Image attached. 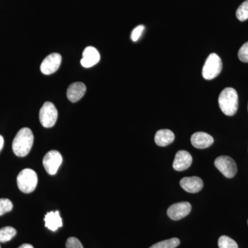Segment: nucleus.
I'll list each match as a JSON object with an SVG mask.
<instances>
[{"mask_svg":"<svg viewBox=\"0 0 248 248\" xmlns=\"http://www.w3.org/2000/svg\"><path fill=\"white\" fill-rule=\"evenodd\" d=\"M34 136L32 130L29 128H23L18 132L13 141L12 148L17 156H27L30 153L33 145Z\"/></svg>","mask_w":248,"mask_h":248,"instance_id":"f257e3e1","label":"nucleus"},{"mask_svg":"<svg viewBox=\"0 0 248 248\" xmlns=\"http://www.w3.org/2000/svg\"><path fill=\"white\" fill-rule=\"evenodd\" d=\"M218 105L222 112L227 116H233L237 112L239 97L233 88H226L220 93Z\"/></svg>","mask_w":248,"mask_h":248,"instance_id":"f03ea898","label":"nucleus"},{"mask_svg":"<svg viewBox=\"0 0 248 248\" xmlns=\"http://www.w3.org/2000/svg\"><path fill=\"white\" fill-rule=\"evenodd\" d=\"M38 182L37 173L32 169H24L19 173L17 184L19 190L24 193H31L35 190Z\"/></svg>","mask_w":248,"mask_h":248,"instance_id":"7ed1b4c3","label":"nucleus"},{"mask_svg":"<svg viewBox=\"0 0 248 248\" xmlns=\"http://www.w3.org/2000/svg\"><path fill=\"white\" fill-rule=\"evenodd\" d=\"M222 71L221 59L216 53H211L204 63L202 76L204 79L211 80L215 79Z\"/></svg>","mask_w":248,"mask_h":248,"instance_id":"20e7f679","label":"nucleus"},{"mask_svg":"<svg viewBox=\"0 0 248 248\" xmlns=\"http://www.w3.org/2000/svg\"><path fill=\"white\" fill-rule=\"evenodd\" d=\"M58 112L53 103H45L40 111L41 124L45 128H51L58 120Z\"/></svg>","mask_w":248,"mask_h":248,"instance_id":"39448f33","label":"nucleus"},{"mask_svg":"<svg viewBox=\"0 0 248 248\" xmlns=\"http://www.w3.org/2000/svg\"><path fill=\"white\" fill-rule=\"evenodd\" d=\"M215 166L227 178H233L237 172L236 162L230 156L223 155L215 161Z\"/></svg>","mask_w":248,"mask_h":248,"instance_id":"423d86ee","label":"nucleus"},{"mask_svg":"<svg viewBox=\"0 0 248 248\" xmlns=\"http://www.w3.org/2000/svg\"><path fill=\"white\" fill-rule=\"evenodd\" d=\"M62 163L61 154L57 151H50L43 159L44 167L50 175H55Z\"/></svg>","mask_w":248,"mask_h":248,"instance_id":"0eeeda50","label":"nucleus"},{"mask_svg":"<svg viewBox=\"0 0 248 248\" xmlns=\"http://www.w3.org/2000/svg\"><path fill=\"white\" fill-rule=\"evenodd\" d=\"M61 63L62 56L60 54H50L42 62L40 66L41 71L46 76L53 74L58 71Z\"/></svg>","mask_w":248,"mask_h":248,"instance_id":"6e6552de","label":"nucleus"},{"mask_svg":"<svg viewBox=\"0 0 248 248\" xmlns=\"http://www.w3.org/2000/svg\"><path fill=\"white\" fill-rule=\"evenodd\" d=\"M192 206L188 202L173 204L168 209V216L174 221H179L190 214Z\"/></svg>","mask_w":248,"mask_h":248,"instance_id":"1a4fd4ad","label":"nucleus"},{"mask_svg":"<svg viewBox=\"0 0 248 248\" xmlns=\"http://www.w3.org/2000/svg\"><path fill=\"white\" fill-rule=\"evenodd\" d=\"M100 60V54L93 46H88L83 52V57L81 60V66L84 68H91L97 64Z\"/></svg>","mask_w":248,"mask_h":248,"instance_id":"9d476101","label":"nucleus"},{"mask_svg":"<svg viewBox=\"0 0 248 248\" xmlns=\"http://www.w3.org/2000/svg\"><path fill=\"white\" fill-rule=\"evenodd\" d=\"M192 163L190 153L186 151H178L173 162V169L177 171H184L188 169Z\"/></svg>","mask_w":248,"mask_h":248,"instance_id":"9b49d317","label":"nucleus"},{"mask_svg":"<svg viewBox=\"0 0 248 248\" xmlns=\"http://www.w3.org/2000/svg\"><path fill=\"white\" fill-rule=\"evenodd\" d=\"M183 189L189 193H197L200 192L203 187V182L198 177H184L180 181Z\"/></svg>","mask_w":248,"mask_h":248,"instance_id":"f8f14e48","label":"nucleus"},{"mask_svg":"<svg viewBox=\"0 0 248 248\" xmlns=\"http://www.w3.org/2000/svg\"><path fill=\"white\" fill-rule=\"evenodd\" d=\"M192 146L198 149H205L214 143V139L211 135L203 132H197L191 137Z\"/></svg>","mask_w":248,"mask_h":248,"instance_id":"ddd939ff","label":"nucleus"},{"mask_svg":"<svg viewBox=\"0 0 248 248\" xmlns=\"http://www.w3.org/2000/svg\"><path fill=\"white\" fill-rule=\"evenodd\" d=\"M86 86L82 82H74L70 85L67 90V97L71 102L79 101L86 93Z\"/></svg>","mask_w":248,"mask_h":248,"instance_id":"4468645a","label":"nucleus"},{"mask_svg":"<svg viewBox=\"0 0 248 248\" xmlns=\"http://www.w3.org/2000/svg\"><path fill=\"white\" fill-rule=\"evenodd\" d=\"M174 140V135L171 130L162 129L156 132L155 141L157 146L164 147L169 146Z\"/></svg>","mask_w":248,"mask_h":248,"instance_id":"2eb2a0df","label":"nucleus"},{"mask_svg":"<svg viewBox=\"0 0 248 248\" xmlns=\"http://www.w3.org/2000/svg\"><path fill=\"white\" fill-rule=\"evenodd\" d=\"M45 226L51 231H56L62 226V220L59 211L50 212L46 215Z\"/></svg>","mask_w":248,"mask_h":248,"instance_id":"dca6fc26","label":"nucleus"},{"mask_svg":"<svg viewBox=\"0 0 248 248\" xmlns=\"http://www.w3.org/2000/svg\"><path fill=\"white\" fill-rule=\"evenodd\" d=\"M17 234V231L11 226L4 227L0 229V243L8 242L11 241Z\"/></svg>","mask_w":248,"mask_h":248,"instance_id":"f3484780","label":"nucleus"},{"mask_svg":"<svg viewBox=\"0 0 248 248\" xmlns=\"http://www.w3.org/2000/svg\"><path fill=\"white\" fill-rule=\"evenodd\" d=\"M180 244V240L177 238H172L165 241H160L149 248H176Z\"/></svg>","mask_w":248,"mask_h":248,"instance_id":"a211bd4d","label":"nucleus"},{"mask_svg":"<svg viewBox=\"0 0 248 248\" xmlns=\"http://www.w3.org/2000/svg\"><path fill=\"white\" fill-rule=\"evenodd\" d=\"M219 248H239L236 241L228 236H221L218 241Z\"/></svg>","mask_w":248,"mask_h":248,"instance_id":"6ab92c4d","label":"nucleus"},{"mask_svg":"<svg viewBox=\"0 0 248 248\" xmlns=\"http://www.w3.org/2000/svg\"><path fill=\"white\" fill-rule=\"evenodd\" d=\"M236 16L241 22H244L248 19V0H246L240 5L236 11Z\"/></svg>","mask_w":248,"mask_h":248,"instance_id":"aec40b11","label":"nucleus"},{"mask_svg":"<svg viewBox=\"0 0 248 248\" xmlns=\"http://www.w3.org/2000/svg\"><path fill=\"white\" fill-rule=\"evenodd\" d=\"M14 208L12 202L8 199H0V216L9 213Z\"/></svg>","mask_w":248,"mask_h":248,"instance_id":"412c9836","label":"nucleus"},{"mask_svg":"<svg viewBox=\"0 0 248 248\" xmlns=\"http://www.w3.org/2000/svg\"><path fill=\"white\" fill-rule=\"evenodd\" d=\"M238 57L241 62L245 63H248V42L245 43L240 48Z\"/></svg>","mask_w":248,"mask_h":248,"instance_id":"4be33fe9","label":"nucleus"},{"mask_svg":"<svg viewBox=\"0 0 248 248\" xmlns=\"http://www.w3.org/2000/svg\"><path fill=\"white\" fill-rule=\"evenodd\" d=\"M145 27L143 25L138 26L136 28L133 29V31L131 32V40L133 42H137L140 38L142 33H143V31H144Z\"/></svg>","mask_w":248,"mask_h":248,"instance_id":"5701e85b","label":"nucleus"},{"mask_svg":"<svg viewBox=\"0 0 248 248\" xmlns=\"http://www.w3.org/2000/svg\"><path fill=\"white\" fill-rule=\"evenodd\" d=\"M66 248H84L79 240L76 237H70L67 240Z\"/></svg>","mask_w":248,"mask_h":248,"instance_id":"b1692460","label":"nucleus"},{"mask_svg":"<svg viewBox=\"0 0 248 248\" xmlns=\"http://www.w3.org/2000/svg\"><path fill=\"white\" fill-rule=\"evenodd\" d=\"M4 140L3 137L1 135H0V151L2 149L3 147H4Z\"/></svg>","mask_w":248,"mask_h":248,"instance_id":"393cba45","label":"nucleus"},{"mask_svg":"<svg viewBox=\"0 0 248 248\" xmlns=\"http://www.w3.org/2000/svg\"><path fill=\"white\" fill-rule=\"evenodd\" d=\"M18 248H34L33 246L31 244H22V246H19Z\"/></svg>","mask_w":248,"mask_h":248,"instance_id":"a878e982","label":"nucleus"},{"mask_svg":"<svg viewBox=\"0 0 248 248\" xmlns=\"http://www.w3.org/2000/svg\"></svg>","mask_w":248,"mask_h":248,"instance_id":"bb28decb","label":"nucleus"},{"mask_svg":"<svg viewBox=\"0 0 248 248\" xmlns=\"http://www.w3.org/2000/svg\"></svg>","mask_w":248,"mask_h":248,"instance_id":"cd10ccee","label":"nucleus"}]
</instances>
